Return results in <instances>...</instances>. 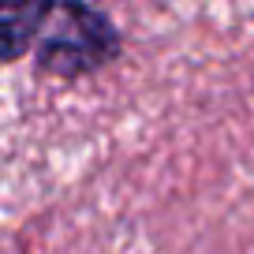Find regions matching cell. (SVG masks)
<instances>
[{"label":"cell","mask_w":254,"mask_h":254,"mask_svg":"<svg viewBox=\"0 0 254 254\" xmlns=\"http://www.w3.org/2000/svg\"><path fill=\"white\" fill-rule=\"evenodd\" d=\"M53 0H0V64H11L34 49Z\"/></svg>","instance_id":"obj_2"},{"label":"cell","mask_w":254,"mask_h":254,"mask_svg":"<svg viewBox=\"0 0 254 254\" xmlns=\"http://www.w3.org/2000/svg\"><path fill=\"white\" fill-rule=\"evenodd\" d=\"M124 49L120 26L90 0H53L34 41V67L53 79H86L109 67Z\"/></svg>","instance_id":"obj_1"}]
</instances>
